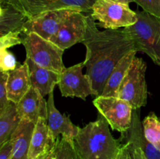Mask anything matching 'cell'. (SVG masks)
<instances>
[{
  "instance_id": "6da1fadb",
  "label": "cell",
  "mask_w": 160,
  "mask_h": 159,
  "mask_svg": "<svg viewBox=\"0 0 160 159\" xmlns=\"http://www.w3.org/2000/svg\"><path fill=\"white\" fill-rule=\"evenodd\" d=\"M84 66L95 96L102 95L109 75L119 62L131 51L135 50L131 37L123 29L98 31L92 16H87Z\"/></svg>"
},
{
  "instance_id": "7a4b0ae2",
  "label": "cell",
  "mask_w": 160,
  "mask_h": 159,
  "mask_svg": "<svg viewBox=\"0 0 160 159\" xmlns=\"http://www.w3.org/2000/svg\"><path fill=\"white\" fill-rule=\"evenodd\" d=\"M121 142V137L114 138L107 120L98 113L95 121L80 128L73 143L79 159H114Z\"/></svg>"
},
{
  "instance_id": "3957f363",
  "label": "cell",
  "mask_w": 160,
  "mask_h": 159,
  "mask_svg": "<svg viewBox=\"0 0 160 159\" xmlns=\"http://www.w3.org/2000/svg\"><path fill=\"white\" fill-rule=\"evenodd\" d=\"M136 13L137 22L123 30L132 40L136 51L145 53L160 67V17L145 11Z\"/></svg>"
},
{
  "instance_id": "277c9868",
  "label": "cell",
  "mask_w": 160,
  "mask_h": 159,
  "mask_svg": "<svg viewBox=\"0 0 160 159\" xmlns=\"http://www.w3.org/2000/svg\"><path fill=\"white\" fill-rule=\"evenodd\" d=\"M22 45L26 50V58L41 67L58 73H62L66 68L62 62L64 50L36 33L23 34Z\"/></svg>"
},
{
  "instance_id": "5b68a950",
  "label": "cell",
  "mask_w": 160,
  "mask_h": 159,
  "mask_svg": "<svg viewBox=\"0 0 160 159\" xmlns=\"http://www.w3.org/2000/svg\"><path fill=\"white\" fill-rule=\"evenodd\" d=\"M146 69V63L142 58H134L119 88L117 98L129 103L133 109L140 108L147 104Z\"/></svg>"
},
{
  "instance_id": "8992f818",
  "label": "cell",
  "mask_w": 160,
  "mask_h": 159,
  "mask_svg": "<svg viewBox=\"0 0 160 159\" xmlns=\"http://www.w3.org/2000/svg\"><path fill=\"white\" fill-rule=\"evenodd\" d=\"M91 16L98 25L105 29H120L134 24L138 20L136 12L129 5L112 0H97L93 5Z\"/></svg>"
},
{
  "instance_id": "52a82bcc",
  "label": "cell",
  "mask_w": 160,
  "mask_h": 159,
  "mask_svg": "<svg viewBox=\"0 0 160 159\" xmlns=\"http://www.w3.org/2000/svg\"><path fill=\"white\" fill-rule=\"evenodd\" d=\"M93 104L113 130L123 133L130 129L133 108L128 102L117 97H96Z\"/></svg>"
},
{
  "instance_id": "ba28073f",
  "label": "cell",
  "mask_w": 160,
  "mask_h": 159,
  "mask_svg": "<svg viewBox=\"0 0 160 159\" xmlns=\"http://www.w3.org/2000/svg\"><path fill=\"white\" fill-rule=\"evenodd\" d=\"M28 19L42 12L60 9H74L82 12H92L97 0H9Z\"/></svg>"
},
{
  "instance_id": "9c48e42d",
  "label": "cell",
  "mask_w": 160,
  "mask_h": 159,
  "mask_svg": "<svg viewBox=\"0 0 160 159\" xmlns=\"http://www.w3.org/2000/svg\"><path fill=\"white\" fill-rule=\"evenodd\" d=\"M84 62L65 68L59 73L58 87L63 97L79 98L85 101L89 95H95L89 76L83 73Z\"/></svg>"
},
{
  "instance_id": "30bf717a",
  "label": "cell",
  "mask_w": 160,
  "mask_h": 159,
  "mask_svg": "<svg viewBox=\"0 0 160 159\" xmlns=\"http://www.w3.org/2000/svg\"><path fill=\"white\" fill-rule=\"evenodd\" d=\"M74 9H60L42 12L27 20L22 30V34L36 33L45 40L54 37L67 17Z\"/></svg>"
},
{
  "instance_id": "8fae6325",
  "label": "cell",
  "mask_w": 160,
  "mask_h": 159,
  "mask_svg": "<svg viewBox=\"0 0 160 159\" xmlns=\"http://www.w3.org/2000/svg\"><path fill=\"white\" fill-rule=\"evenodd\" d=\"M86 27L87 16L76 10L67 17L50 41L63 50L70 48L77 43H82L85 37Z\"/></svg>"
},
{
  "instance_id": "7c38bea8",
  "label": "cell",
  "mask_w": 160,
  "mask_h": 159,
  "mask_svg": "<svg viewBox=\"0 0 160 159\" xmlns=\"http://www.w3.org/2000/svg\"><path fill=\"white\" fill-rule=\"evenodd\" d=\"M21 119H28L36 124L39 118L48 121V103L38 90L31 86L26 94L17 104Z\"/></svg>"
},
{
  "instance_id": "4fadbf2b",
  "label": "cell",
  "mask_w": 160,
  "mask_h": 159,
  "mask_svg": "<svg viewBox=\"0 0 160 159\" xmlns=\"http://www.w3.org/2000/svg\"><path fill=\"white\" fill-rule=\"evenodd\" d=\"M53 91L48 94V126L56 140L59 135L66 137L70 141L73 140L79 132L80 127L75 126L70 120V116L66 114H61L55 106Z\"/></svg>"
},
{
  "instance_id": "5bb4252c",
  "label": "cell",
  "mask_w": 160,
  "mask_h": 159,
  "mask_svg": "<svg viewBox=\"0 0 160 159\" xmlns=\"http://www.w3.org/2000/svg\"><path fill=\"white\" fill-rule=\"evenodd\" d=\"M56 140L50 131L47 120L39 118L31 137L28 158L38 159L48 153L55 147Z\"/></svg>"
},
{
  "instance_id": "9a60e30c",
  "label": "cell",
  "mask_w": 160,
  "mask_h": 159,
  "mask_svg": "<svg viewBox=\"0 0 160 159\" xmlns=\"http://www.w3.org/2000/svg\"><path fill=\"white\" fill-rule=\"evenodd\" d=\"M122 142L131 141L137 145L146 155L148 159H160V151L156 149L145 137L143 126L140 119V108L133 109L131 126L127 132L121 133Z\"/></svg>"
},
{
  "instance_id": "2e32d148",
  "label": "cell",
  "mask_w": 160,
  "mask_h": 159,
  "mask_svg": "<svg viewBox=\"0 0 160 159\" xmlns=\"http://www.w3.org/2000/svg\"><path fill=\"white\" fill-rule=\"evenodd\" d=\"M31 87L29 69L26 62L19 65L15 70L9 72L6 83V91L9 101L17 104Z\"/></svg>"
},
{
  "instance_id": "e0dca14e",
  "label": "cell",
  "mask_w": 160,
  "mask_h": 159,
  "mask_svg": "<svg viewBox=\"0 0 160 159\" xmlns=\"http://www.w3.org/2000/svg\"><path fill=\"white\" fill-rule=\"evenodd\" d=\"M26 62L29 69L31 86L39 90L45 98L54 90L55 87L59 80V73L41 67L29 58H26Z\"/></svg>"
},
{
  "instance_id": "ac0fdd59",
  "label": "cell",
  "mask_w": 160,
  "mask_h": 159,
  "mask_svg": "<svg viewBox=\"0 0 160 159\" xmlns=\"http://www.w3.org/2000/svg\"><path fill=\"white\" fill-rule=\"evenodd\" d=\"M0 37L12 32H22L28 17L9 0H0Z\"/></svg>"
},
{
  "instance_id": "d6986e66",
  "label": "cell",
  "mask_w": 160,
  "mask_h": 159,
  "mask_svg": "<svg viewBox=\"0 0 160 159\" xmlns=\"http://www.w3.org/2000/svg\"><path fill=\"white\" fill-rule=\"evenodd\" d=\"M35 124L28 119H21L17 129L11 136L13 143L11 159H29L30 143Z\"/></svg>"
},
{
  "instance_id": "ffe728a7",
  "label": "cell",
  "mask_w": 160,
  "mask_h": 159,
  "mask_svg": "<svg viewBox=\"0 0 160 159\" xmlns=\"http://www.w3.org/2000/svg\"><path fill=\"white\" fill-rule=\"evenodd\" d=\"M136 53H137L136 50L131 51L117 63L108 78L106 86L103 89L102 96L117 97V94H118L120 84L123 78L125 77V75L130 65H131L133 60L136 57Z\"/></svg>"
},
{
  "instance_id": "44dd1931",
  "label": "cell",
  "mask_w": 160,
  "mask_h": 159,
  "mask_svg": "<svg viewBox=\"0 0 160 159\" xmlns=\"http://www.w3.org/2000/svg\"><path fill=\"white\" fill-rule=\"evenodd\" d=\"M20 121L21 118L18 114L17 104L10 101V103L0 112V145L10 139Z\"/></svg>"
},
{
  "instance_id": "7402d4cb",
  "label": "cell",
  "mask_w": 160,
  "mask_h": 159,
  "mask_svg": "<svg viewBox=\"0 0 160 159\" xmlns=\"http://www.w3.org/2000/svg\"><path fill=\"white\" fill-rule=\"evenodd\" d=\"M144 133L148 142L160 151V120L154 112H150L142 122Z\"/></svg>"
},
{
  "instance_id": "603a6c76",
  "label": "cell",
  "mask_w": 160,
  "mask_h": 159,
  "mask_svg": "<svg viewBox=\"0 0 160 159\" xmlns=\"http://www.w3.org/2000/svg\"><path fill=\"white\" fill-rule=\"evenodd\" d=\"M55 150V159H79L75 151L73 142L64 137L57 139Z\"/></svg>"
},
{
  "instance_id": "cb8c5ba5",
  "label": "cell",
  "mask_w": 160,
  "mask_h": 159,
  "mask_svg": "<svg viewBox=\"0 0 160 159\" xmlns=\"http://www.w3.org/2000/svg\"><path fill=\"white\" fill-rule=\"evenodd\" d=\"M114 159H148L142 148L131 141L122 145Z\"/></svg>"
},
{
  "instance_id": "d4e9b609",
  "label": "cell",
  "mask_w": 160,
  "mask_h": 159,
  "mask_svg": "<svg viewBox=\"0 0 160 159\" xmlns=\"http://www.w3.org/2000/svg\"><path fill=\"white\" fill-rule=\"evenodd\" d=\"M17 67L15 56L7 49H0V70L1 72H10Z\"/></svg>"
},
{
  "instance_id": "484cf974",
  "label": "cell",
  "mask_w": 160,
  "mask_h": 159,
  "mask_svg": "<svg viewBox=\"0 0 160 159\" xmlns=\"http://www.w3.org/2000/svg\"><path fill=\"white\" fill-rule=\"evenodd\" d=\"M20 32H12L0 37V49H7L10 47L22 44V37H20Z\"/></svg>"
},
{
  "instance_id": "4316f807",
  "label": "cell",
  "mask_w": 160,
  "mask_h": 159,
  "mask_svg": "<svg viewBox=\"0 0 160 159\" xmlns=\"http://www.w3.org/2000/svg\"><path fill=\"white\" fill-rule=\"evenodd\" d=\"M135 2L145 12L160 17V0H135Z\"/></svg>"
},
{
  "instance_id": "83f0119b",
  "label": "cell",
  "mask_w": 160,
  "mask_h": 159,
  "mask_svg": "<svg viewBox=\"0 0 160 159\" xmlns=\"http://www.w3.org/2000/svg\"><path fill=\"white\" fill-rule=\"evenodd\" d=\"M9 72L0 73V112L3 110L10 103L7 98L6 83H7Z\"/></svg>"
},
{
  "instance_id": "f1b7e54d",
  "label": "cell",
  "mask_w": 160,
  "mask_h": 159,
  "mask_svg": "<svg viewBox=\"0 0 160 159\" xmlns=\"http://www.w3.org/2000/svg\"><path fill=\"white\" fill-rule=\"evenodd\" d=\"M12 148L13 143L11 139L0 145V159H11L12 155Z\"/></svg>"
},
{
  "instance_id": "f546056e",
  "label": "cell",
  "mask_w": 160,
  "mask_h": 159,
  "mask_svg": "<svg viewBox=\"0 0 160 159\" xmlns=\"http://www.w3.org/2000/svg\"><path fill=\"white\" fill-rule=\"evenodd\" d=\"M55 157H56V150H55L54 147L52 150L48 151V153L45 154L44 155L41 156V157H38V159H55Z\"/></svg>"
},
{
  "instance_id": "4dcf8cb0",
  "label": "cell",
  "mask_w": 160,
  "mask_h": 159,
  "mask_svg": "<svg viewBox=\"0 0 160 159\" xmlns=\"http://www.w3.org/2000/svg\"><path fill=\"white\" fill-rule=\"evenodd\" d=\"M112 1L117 2L123 3V4H127L129 5V3L131 2H135V0H112Z\"/></svg>"
}]
</instances>
